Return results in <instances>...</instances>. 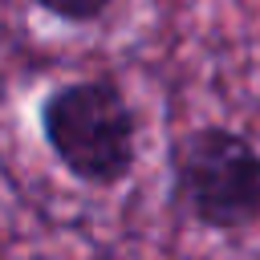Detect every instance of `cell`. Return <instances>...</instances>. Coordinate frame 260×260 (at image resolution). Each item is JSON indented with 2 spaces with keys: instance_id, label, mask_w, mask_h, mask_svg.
Here are the masks:
<instances>
[{
  "instance_id": "1",
  "label": "cell",
  "mask_w": 260,
  "mask_h": 260,
  "mask_svg": "<svg viewBox=\"0 0 260 260\" xmlns=\"http://www.w3.org/2000/svg\"><path fill=\"white\" fill-rule=\"evenodd\" d=\"M138 110L114 73L69 77L37 106L45 150L65 175L93 191L122 187L138 167Z\"/></svg>"
},
{
  "instance_id": "2",
  "label": "cell",
  "mask_w": 260,
  "mask_h": 260,
  "mask_svg": "<svg viewBox=\"0 0 260 260\" xmlns=\"http://www.w3.org/2000/svg\"><path fill=\"white\" fill-rule=\"evenodd\" d=\"M171 203L207 232H244L260 223V146L223 122L179 134L167 150Z\"/></svg>"
},
{
  "instance_id": "3",
  "label": "cell",
  "mask_w": 260,
  "mask_h": 260,
  "mask_svg": "<svg viewBox=\"0 0 260 260\" xmlns=\"http://www.w3.org/2000/svg\"><path fill=\"white\" fill-rule=\"evenodd\" d=\"M37 12H45L49 20L57 24H69V28H85V24H102L118 0H28Z\"/></svg>"
}]
</instances>
